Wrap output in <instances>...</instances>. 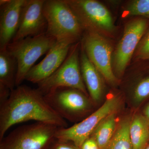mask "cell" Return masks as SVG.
Masks as SVG:
<instances>
[{"mask_svg":"<svg viewBox=\"0 0 149 149\" xmlns=\"http://www.w3.org/2000/svg\"><path fill=\"white\" fill-rule=\"evenodd\" d=\"M129 135L133 149H146L149 140V125L144 116L137 115L130 121Z\"/></svg>","mask_w":149,"mask_h":149,"instance_id":"2e32d148","label":"cell"},{"mask_svg":"<svg viewBox=\"0 0 149 149\" xmlns=\"http://www.w3.org/2000/svg\"><path fill=\"white\" fill-rule=\"evenodd\" d=\"M77 17L86 31L100 33L114 29L109 11L102 4L95 0H64Z\"/></svg>","mask_w":149,"mask_h":149,"instance_id":"ba28073f","label":"cell"},{"mask_svg":"<svg viewBox=\"0 0 149 149\" xmlns=\"http://www.w3.org/2000/svg\"><path fill=\"white\" fill-rule=\"evenodd\" d=\"M137 58L143 61H149V27L136 50Z\"/></svg>","mask_w":149,"mask_h":149,"instance_id":"44dd1931","label":"cell"},{"mask_svg":"<svg viewBox=\"0 0 149 149\" xmlns=\"http://www.w3.org/2000/svg\"><path fill=\"white\" fill-rule=\"evenodd\" d=\"M128 16H138L149 19V0H135L125 9Z\"/></svg>","mask_w":149,"mask_h":149,"instance_id":"ffe728a7","label":"cell"},{"mask_svg":"<svg viewBox=\"0 0 149 149\" xmlns=\"http://www.w3.org/2000/svg\"><path fill=\"white\" fill-rule=\"evenodd\" d=\"M80 59L81 74L89 95L93 103L98 102L103 93L101 74L88 58L82 46Z\"/></svg>","mask_w":149,"mask_h":149,"instance_id":"5bb4252c","label":"cell"},{"mask_svg":"<svg viewBox=\"0 0 149 149\" xmlns=\"http://www.w3.org/2000/svg\"><path fill=\"white\" fill-rule=\"evenodd\" d=\"M47 149H80L72 142L55 138Z\"/></svg>","mask_w":149,"mask_h":149,"instance_id":"7402d4cb","label":"cell"},{"mask_svg":"<svg viewBox=\"0 0 149 149\" xmlns=\"http://www.w3.org/2000/svg\"><path fill=\"white\" fill-rule=\"evenodd\" d=\"M30 120L60 128L68 127L65 120L51 107L37 89L19 85L0 104V141L11 126Z\"/></svg>","mask_w":149,"mask_h":149,"instance_id":"6da1fadb","label":"cell"},{"mask_svg":"<svg viewBox=\"0 0 149 149\" xmlns=\"http://www.w3.org/2000/svg\"><path fill=\"white\" fill-rule=\"evenodd\" d=\"M149 27V19L144 17L133 19L125 26L112 59L113 68L117 74H122Z\"/></svg>","mask_w":149,"mask_h":149,"instance_id":"9c48e42d","label":"cell"},{"mask_svg":"<svg viewBox=\"0 0 149 149\" xmlns=\"http://www.w3.org/2000/svg\"><path fill=\"white\" fill-rule=\"evenodd\" d=\"M80 148V149H100L95 140L92 136L86 140Z\"/></svg>","mask_w":149,"mask_h":149,"instance_id":"603a6c76","label":"cell"},{"mask_svg":"<svg viewBox=\"0 0 149 149\" xmlns=\"http://www.w3.org/2000/svg\"><path fill=\"white\" fill-rule=\"evenodd\" d=\"M17 63L7 49L0 50V87L13 91L16 87Z\"/></svg>","mask_w":149,"mask_h":149,"instance_id":"9a60e30c","label":"cell"},{"mask_svg":"<svg viewBox=\"0 0 149 149\" xmlns=\"http://www.w3.org/2000/svg\"><path fill=\"white\" fill-rule=\"evenodd\" d=\"M88 58L104 78L111 83L116 82L113 68L112 50L109 43L100 33L86 31L82 43Z\"/></svg>","mask_w":149,"mask_h":149,"instance_id":"30bf717a","label":"cell"},{"mask_svg":"<svg viewBox=\"0 0 149 149\" xmlns=\"http://www.w3.org/2000/svg\"><path fill=\"white\" fill-rule=\"evenodd\" d=\"M89 97L77 89L68 88H58L44 96L58 114L72 122L81 121L93 112V102Z\"/></svg>","mask_w":149,"mask_h":149,"instance_id":"277c9868","label":"cell"},{"mask_svg":"<svg viewBox=\"0 0 149 149\" xmlns=\"http://www.w3.org/2000/svg\"><path fill=\"white\" fill-rule=\"evenodd\" d=\"M132 91V102L136 106H139L149 97V66L137 80Z\"/></svg>","mask_w":149,"mask_h":149,"instance_id":"d6986e66","label":"cell"},{"mask_svg":"<svg viewBox=\"0 0 149 149\" xmlns=\"http://www.w3.org/2000/svg\"><path fill=\"white\" fill-rule=\"evenodd\" d=\"M43 13L47 23L46 34L57 42L73 44L82 35L84 29L64 0H45Z\"/></svg>","mask_w":149,"mask_h":149,"instance_id":"7a4b0ae2","label":"cell"},{"mask_svg":"<svg viewBox=\"0 0 149 149\" xmlns=\"http://www.w3.org/2000/svg\"><path fill=\"white\" fill-rule=\"evenodd\" d=\"M130 121L125 119L116 128L107 149H133L129 135Z\"/></svg>","mask_w":149,"mask_h":149,"instance_id":"ac0fdd59","label":"cell"},{"mask_svg":"<svg viewBox=\"0 0 149 149\" xmlns=\"http://www.w3.org/2000/svg\"><path fill=\"white\" fill-rule=\"evenodd\" d=\"M45 1V0H26L22 10L18 29L12 42L45 32L47 23L43 13Z\"/></svg>","mask_w":149,"mask_h":149,"instance_id":"8fae6325","label":"cell"},{"mask_svg":"<svg viewBox=\"0 0 149 149\" xmlns=\"http://www.w3.org/2000/svg\"><path fill=\"white\" fill-rule=\"evenodd\" d=\"M146 149H149V145L146 148Z\"/></svg>","mask_w":149,"mask_h":149,"instance_id":"d4e9b609","label":"cell"},{"mask_svg":"<svg viewBox=\"0 0 149 149\" xmlns=\"http://www.w3.org/2000/svg\"><path fill=\"white\" fill-rule=\"evenodd\" d=\"M56 40L46 32L12 42L7 48L17 63L16 87L21 85L26 75L40 57L48 52Z\"/></svg>","mask_w":149,"mask_h":149,"instance_id":"3957f363","label":"cell"},{"mask_svg":"<svg viewBox=\"0 0 149 149\" xmlns=\"http://www.w3.org/2000/svg\"><path fill=\"white\" fill-rule=\"evenodd\" d=\"M144 116L146 119L147 122L149 125V103L144 109Z\"/></svg>","mask_w":149,"mask_h":149,"instance_id":"cb8c5ba5","label":"cell"},{"mask_svg":"<svg viewBox=\"0 0 149 149\" xmlns=\"http://www.w3.org/2000/svg\"><path fill=\"white\" fill-rule=\"evenodd\" d=\"M72 44L67 41L57 42L45 58L29 70L25 80L38 84L51 76L65 61Z\"/></svg>","mask_w":149,"mask_h":149,"instance_id":"7c38bea8","label":"cell"},{"mask_svg":"<svg viewBox=\"0 0 149 149\" xmlns=\"http://www.w3.org/2000/svg\"><path fill=\"white\" fill-rule=\"evenodd\" d=\"M119 104L117 97H108L102 106L81 121L69 128H59L56 133V139L70 141L80 148L91 137L100 123L116 111Z\"/></svg>","mask_w":149,"mask_h":149,"instance_id":"52a82bcc","label":"cell"},{"mask_svg":"<svg viewBox=\"0 0 149 149\" xmlns=\"http://www.w3.org/2000/svg\"><path fill=\"white\" fill-rule=\"evenodd\" d=\"M59 128L42 122L22 125L0 141V149H47Z\"/></svg>","mask_w":149,"mask_h":149,"instance_id":"5b68a950","label":"cell"},{"mask_svg":"<svg viewBox=\"0 0 149 149\" xmlns=\"http://www.w3.org/2000/svg\"><path fill=\"white\" fill-rule=\"evenodd\" d=\"M25 1L26 0L0 1V50L6 49L16 35Z\"/></svg>","mask_w":149,"mask_h":149,"instance_id":"4fadbf2b","label":"cell"},{"mask_svg":"<svg viewBox=\"0 0 149 149\" xmlns=\"http://www.w3.org/2000/svg\"><path fill=\"white\" fill-rule=\"evenodd\" d=\"M37 90L43 96L59 88H74L89 96L83 81L77 45L70 48L61 66L45 80L37 84Z\"/></svg>","mask_w":149,"mask_h":149,"instance_id":"8992f818","label":"cell"},{"mask_svg":"<svg viewBox=\"0 0 149 149\" xmlns=\"http://www.w3.org/2000/svg\"><path fill=\"white\" fill-rule=\"evenodd\" d=\"M116 128L115 113L109 115L100 123L91 136L95 140L100 149L107 148Z\"/></svg>","mask_w":149,"mask_h":149,"instance_id":"e0dca14e","label":"cell"}]
</instances>
